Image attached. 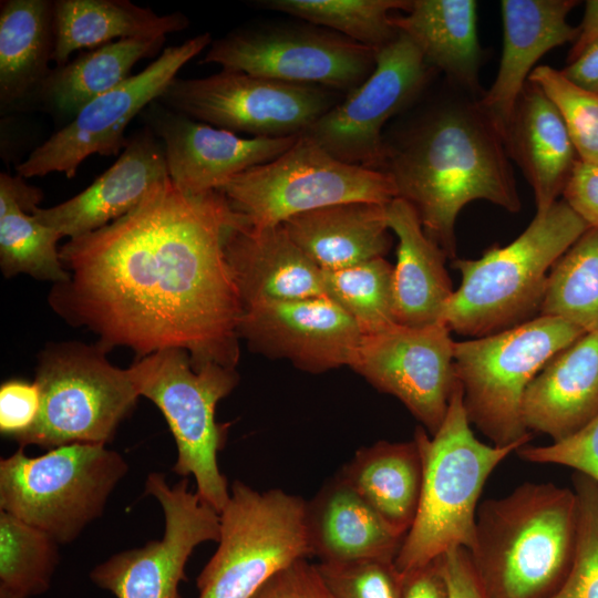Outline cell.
I'll return each instance as SVG.
<instances>
[{
  "label": "cell",
  "mask_w": 598,
  "mask_h": 598,
  "mask_svg": "<svg viewBox=\"0 0 598 598\" xmlns=\"http://www.w3.org/2000/svg\"><path fill=\"white\" fill-rule=\"evenodd\" d=\"M241 219L221 192L187 194L167 176L126 215L60 247L69 279L50 306L106 352L181 349L195 369H236L243 306L225 241Z\"/></svg>",
  "instance_id": "obj_1"
},
{
  "label": "cell",
  "mask_w": 598,
  "mask_h": 598,
  "mask_svg": "<svg viewBox=\"0 0 598 598\" xmlns=\"http://www.w3.org/2000/svg\"><path fill=\"white\" fill-rule=\"evenodd\" d=\"M478 99L465 93L439 102L384 140L380 171L448 258L456 254L455 223L465 205L482 199L509 213L522 208L504 137Z\"/></svg>",
  "instance_id": "obj_2"
},
{
  "label": "cell",
  "mask_w": 598,
  "mask_h": 598,
  "mask_svg": "<svg viewBox=\"0 0 598 598\" xmlns=\"http://www.w3.org/2000/svg\"><path fill=\"white\" fill-rule=\"evenodd\" d=\"M578 503L573 488L524 483L478 505L473 567L488 598H550L576 550Z\"/></svg>",
  "instance_id": "obj_3"
},
{
  "label": "cell",
  "mask_w": 598,
  "mask_h": 598,
  "mask_svg": "<svg viewBox=\"0 0 598 598\" xmlns=\"http://www.w3.org/2000/svg\"><path fill=\"white\" fill-rule=\"evenodd\" d=\"M588 228L561 199L536 214L508 245H493L478 259H455L461 285L446 301L441 321L472 339L539 316L553 265Z\"/></svg>",
  "instance_id": "obj_4"
},
{
  "label": "cell",
  "mask_w": 598,
  "mask_h": 598,
  "mask_svg": "<svg viewBox=\"0 0 598 598\" xmlns=\"http://www.w3.org/2000/svg\"><path fill=\"white\" fill-rule=\"evenodd\" d=\"M423 481L415 519L394 559L401 574L420 568L447 550L474 544L478 498L492 472L524 445L498 446L477 440L471 429L461 385L434 435L414 432Z\"/></svg>",
  "instance_id": "obj_5"
},
{
  "label": "cell",
  "mask_w": 598,
  "mask_h": 598,
  "mask_svg": "<svg viewBox=\"0 0 598 598\" xmlns=\"http://www.w3.org/2000/svg\"><path fill=\"white\" fill-rule=\"evenodd\" d=\"M585 332L560 318L537 316L501 332L454 343V367L463 403L494 445H525L532 439L522 405L545 364Z\"/></svg>",
  "instance_id": "obj_6"
},
{
  "label": "cell",
  "mask_w": 598,
  "mask_h": 598,
  "mask_svg": "<svg viewBox=\"0 0 598 598\" xmlns=\"http://www.w3.org/2000/svg\"><path fill=\"white\" fill-rule=\"evenodd\" d=\"M124 457L104 444L72 443L0 461V511L68 544L99 518L125 476Z\"/></svg>",
  "instance_id": "obj_7"
},
{
  "label": "cell",
  "mask_w": 598,
  "mask_h": 598,
  "mask_svg": "<svg viewBox=\"0 0 598 598\" xmlns=\"http://www.w3.org/2000/svg\"><path fill=\"white\" fill-rule=\"evenodd\" d=\"M128 370L140 395L161 410L169 426L177 446L173 472L192 475L196 493L219 513L230 495L217 462L228 424L215 414L239 381L236 369L214 362L195 369L186 351L165 349L137 359Z\"/></svg>",
  "instance_id": "obj_8"
},
{
  "label": "cell",
  "mask_w": 598,
  "mask_h": 598,
  "mask_svg": "<svg viewBox=\"0 0 598 598\" xmlns=\"http://www.w3.org/2000/svg\"><path fill=\"white\" fill-rule=\"evenodd\" d=\"M34 381L41 410L34 425L14 439L20 447L106 444L141 396L127 369L113 365L97 344L51 343L39 355Z\"/></svg>",
  "instance_id": "obj_9"
},
{
  "label": "cell",
  "mask_w": 598,
  "mask_h": 598,
  "mask_svg": "<svg viewBox=\"0 0 598 598\" xmlns=\"http://www.w3.org/2000/svg\"><path fill=\"white\" fill-rule=\"evenodd\" d=\"M306 505L236 481L219 512L218 547L197 577L198 598H251L271 577L312 555Z\"/></svg>",
  "instance_id": "obj_10"
},
{
  "label": "cell",
  "mask_w": 598,
  "mask_h": 598,
  "mask_svg": "<svg viewBox=\"0 0 598 598\" xmlns=\"http://www.w3.org/2000/svg\"><path fill=\"white\" fill-rule=\"evenodd\" d=\"M218 190L256 227L281 225L295 215L328 205H388L396 198L386 173L341 162L303 134L278 157L235 175Z\"/></svg>",
  "instance_id": "obj_11"
},
{
  "label": "cell",
  "mask_w": 598,
  "mask_h": 598,
  "mask_svg": "<svg viewBox=\"0 0 598 598\" xmlns=\"http://www.w3.org/2000/svg\"><path fill=\"white\" fill-rule=\"evenodd\" d=\"M342 100L326 87L221 69L198 79L175 78L158 102L196 121L254 137L303 134Z\"/></svg>",
  "instance_id": "obj_12"
},
{
  "label": "cell",
  "mask_w": 598,
  "mask_h": 598,
  "mask_svg": "<svg viewBox=\"0 0 598 598\" xmlns=\"http://www.w3.org/2000/svg\"><path fill=\"white\" fill-rule=\"evenodd\" d=\"M377 51L310 23L236 30L215 40L200 63L347 95L372 73Z\"/></svg>",
  "instance_id": "obj_13"
},
{
  "label": "cell",
  "mask_w": 598,
  "mask_h": 598,
  "mask_svg": "<svg viewBox=\"0 0 598 598\" xmlns=\"http://www.w3.org/2000/svg\"><path fill=\"white\" fill-rule=\"evenodd\" d=\"M212 42V34L204 32L164 49L143 71L92 100L34 148L16 167L18 175L29 178L58 172L72 178L89 156L118 154L128 141L124 136L128 123L158 100L177 72Z\"/></svg>",
  "instance_id": "obj_14"
},
{
  "label": "cell",
  "mask_w": 598,
  "mask_h": 598,
  "mask_svg": "<svg viewBox=\"0 0 598 598\" xmlns=\"http://www.w3.org/2000/svg\"><path fill=\"white\" fill-rule=\"evenodd\" d=\"M434 72L416 44L399 31L393 41L377 51L375 66L368 79L303 135L341 162L380 171L384 125L421 96Z\"/></svg>",
  "instance_id": "obj_15"
},
{
  "label": "cell",
  "mask_w": 598,
  "mask_h": 598,
  "mask_svg": "<svg viewBox=\"0 0 598 598\" xmlns=\"http://www.w3.org/2000/svg\"><path fill=\"white\" fill-rule=\"evenodd\" d=\"M145 494L163 509V537L113 555L95 566L90 578L116 598H181L178 585L193 550L219 539V513L188 489L187 477L169 485L163 474L153 472L146 477Z\"/></svg>",
  "instance_id": "obj_16"
},
{
  "label": "cell",
  "mask_w": 598,
  "mask_h": 598,
  "mask_svg": "<svg viewBox=\"0 0 598 598\" xmlns=\"http://www.w3.org/2000/svg\"><path fill=\"white\" fill-rule=\"evenodd\" d=\"M447 326L395 324L362 336L349 368L377 390L400 400L430 435L441 427L458 385Z\"/></svg>",
  "instance_id": "obj_17"
},
{
  "label": "cell",
  "mask_w": 598,
  "mask_h": 598,
  "mask_svg": "<svg viewBox=\"0 0 598 598\" xmlns=\"http://www.w3.org/2000/svg\"><path fill=\"white\" fill-rule=\"evenodd\" d=\"M238 333L252 351L310 373L350 367L362 339L355 322L327 296L246 307Z\"/></svg>",
  "instance_id": "obj_18"
},
{
  "label": "cell",
  "mask_w": 598,
  "mask_h": 598,
  "mask_svg": "<svg viewBox=\"0 0 598 598\" xmlns=\"http://www.w3.org/2000/svg\"><path fill=\"white\" fill-rule=\"evenodd\" d=\"M141 116L162 142L172 182L187 194L218 190L235 175L272 161L298 136L245 138L152 102Z\"/></svg>",
  "instance_id": "obj_19"
},
{
  "label": "cell",
  "mask_w": 598,
  "mask_h": 598,
  "mask_svg": "<svg viewBox=\"0 0 598 598\" xmlns=\"http://www.w3.org/2000/svg\"><path fill=\"white\" fill-rule=\"evenodd\" d=\"M167 176L163 144L145 126L128 138L115 163L87 188L59 205L37 206L31 214L62 237L76 238L130 213Z\"/></svg>",
  "instance_id": "obj_20"
},
{
  "label": "cell",
  "mask_w": 598,
  "mask_h": 598,
  "mask_svg": "<svg viewBox=\"0 0 598 598\" xmlns=\"http://www.w3.org/2000/svg\"><path fill=\"white\" fill-rule=\"evenodd\" d=\"M575 0H503V49L497 75L478 99L503 137L535 64L548 51L577 39L567 17Z\"/></svg>",
  "instance_id": "obj_21"
},
{
  "label": "cell",
  "mask_w": 598,
  "mask_h": 598,
  "mask_svg": "<svg viewBox=\"0 0 598 598\" xmlns=\"http://www.w3.org/2000/svg\"><path fill=\"white\" fill-rule=\"evenodd\" d=\"M225 256L243 309L264 301L324 296L323 271L282 225L256 227L243 218L228 231Z\"/></svg>",
  "instance_id": "obj_22"
},
{
  "label": "cell",
  "mask_w": 598,
  "mask_h": 598,
  "mask_svg": "<svg viewBox=\"0 0 598 598\" xmlns=\"http://www.w3.org/2000/svg\"><path fill=\"white\" fill-rule=\"evenodd\" d=\"M522 414L528 432L551 442L598 414V333H584L545 364L524 394Z\"/></svg>",
  "instance_id": "obj_23"
},
{
  "label": "cell",
  "mask_w": 598,
  "mask_h": 598,
  "mask_svg": "<svg viewBox=\"0 0 598 598\" xmlns=\"http://www.w3.org/2000/svg\"><path fill=\"white\" fill-rule=\"evenodd\" d=\"M504 142L534 190L536 214L546 213L563 194L578 157L558 110L536 83H525Z\"/></svg>",
  "instance_id": "obj_24"
},
{
  "label": "cell",
  "mask_w": 598,
  "mask_h": 598,
  "mask_svg": "<svg viewBox=\"0 0 598 598\" xmlns=\"http://www.w3.org/2000/svg\"><path fill=\"white\" fill-rule=\"evenodd\" d=\"M306 523L312 555L326 564L394 561L404 538L339 475L307 502Z\"/></svg>",
  "instance_id": "obj_25"
},
{
  "label": "cell",
  "mask_w": 598,
  "mask_h": 598,
  "mask_svg": "<svg viewBox=\"0 0 598 598\" xmlns=\"http://www.w3.org/2000/svg\"><path fill=\"white\" fill-rule=\"evenodd\" d=\"M281 225L322 271L384 257L392 245L386 205L378 203L328 205L295 215Z\"/></svg>",
  "instance_id": "obj_26"
},
{
  "label": "cell",
  "mask_w": 598,
  "mask_h": 598,
  "mask_svg": "<svg viewBox=\"0 0 598 598\" xmlns=\"http://www.w3.org/2000/svg\"><path fill=\"white\" fill-rule=\"evenodd\" d=\"M393 24L416 44L435 72H443L457 90L482 96L476 1L412 0L405 14L394 16Z\"/></svg>",
  "instance_id": "obj_27"
},
{
  "label": "cell",
  "mask_w": 598,
  "mask_h": 598,
  "mask_svg": "<svg viewBox=\"0 0 598 598\" xmlns=\"http://www.w3.org/2000/svg\"><path fill=\"white\" fill-rule=\"evenodd\" d=\"M390 230L398 237L393 293L398 324L422 327L441 321L453 293L445 252L424 233L412 206L401 198L386 205Z\"/></svg>",
  "instance_id": "obj_28"
},
{
  "label": "cell",
  "mask_w": 598,
  "mask_h": 598,
  "mask_svg": "<svg viewBox=\"0 0 598 598\" xmlns=\"http://www.w3.org/2000/svg\"><path fill=\"white\" fill-rule=\"evenodd\" d=\"M395 532L405 536L419 508L423 458L415 439L361 447L338 474Z\"/></svg>",
  "instance_id": "obj_29"
},
{
  "label": "cell",
  "mask_w": 598,
  "mask_h": 598,
  "mask_svg": "<svg viewBox=\"0 0 598 598\" xmlns=\"http://www.w3.org/2000/svg\"><path fill=\"white\" fill-rule=\"evenodd\" d=\"M181 12L157 14L128 0H55L56 66L69 62L80 49H93L122 39H157L186 29Z\"/></svg>",
  "instance_id": "obj_30"
},
{
  "label": "cell",
  "mask_w": 598,
  "mask_h": 598,
  "mask_svg": "<svg viewBox=\"0 0 598 598\" xmlns=\"http://www.w3.org/2000/svg\"><path fill=\"white\" fill-rule=\"evenodd\" d=\"M55 50L54 1L0 2V105L30 101L49 71Z\"/></svg>",
  "instance_id": "obj_31"
},
{
  "label": "cell",
  "mask_w": 598,
  "mask_h": 598,
  "mask_svg": "<svg viewBox=\"0 0 598 598\" xmlns=\"http://www.w3.org/2000/svg\"><path fill=\"white\" fill-rule=\"evenodd\" d=\"M165 40L122 39L93 48L51 69L30 100L56 116L73 118L92 100L128 79L133 66L157 53Z\"/></svg>",
  "instance_id": "obj_32"
},
{
  "label": "cell",
  "mask_w": 598,
  "mask_h": 598,
  "mask_svg": "<svg viewBox=\"0 0 598 598\" xmlns=\"http://www.w3.org/2000/svg\"><path fill=\"white\" fill-rule=\"evenodd\" d=\"M41 190L21 176L0 174V267L3 276L20 274L54 285L69 279L58 243L63 238L31 214Z\"/></svg>",
  "instance_id": "obj_33"
},
{
  "label": "cell",
  "mask_w": 598,
  "mask_h": 598,
  "mask_svg": "<svg viewBox=\"0 0 598 598\" xmlns=\"http://www.w3.org/2000/svg\"><path fill=\"white\" fill-rule=\"evenodd\" d=\"M412 0H262L256 6L296 17L375 51L399 31L392 12H406Z\"/></svg>",
  "instance_id": "obj_34"
},
{
  "label": "cell",
  "mask_w": 598,
  "mask_h": 598,
  "mask_svg": "<svg viewBox=\"0 0 598 598\" xmlns=\"http://www.w3.org/2000/svg\"><path fill=\"white\" fill-rule=\"evenodd\" d=\"M539 315L598 333L597 228H588L553 265Z\"/></svg>",
  "instance_id": "obj_35"
},
{
  "label": "cell",
  "mask_w": 598,
  "mask_h": 598,
  "mask_svg": "<svg viewBox=\"0 0 598 598\" xmlns=\"http://www.w3.org/2000/svg\"><path fill=\"white\" fill-rule=\"evenodd\" d=\"M393 266L384 257L343 269L323 271L324 296L334 301L358 326L362 336L395 324Z\"/></svg>",
  "instance_id": "obj_36"
},
{
  "label": "cell",
  "mask_w": 598,
  "mask_h": 598,
  "mask_svg": "<svg viewBox=\"0 0 598 598\" xmlns=\"http://www.w3.org/2000/svg\"><path fill=\"white\" fill-rule=\"evenodd\" d=\"M58 545L47 533L0 511V596L45 592L59 563Z\"/></svg>",
  "instance_id": "obj_37"
},
{
  "label": "cell",
  "mask_w": 598,
  "mask_h": 598,
  "mask_svg": "<svg viewBox=\"0 0 598 598\" xmlns=\"http://www.w3.org/2000/svg\"><path fill=\"white\" fill-rule=\"evenodd\" d=\"M528 81L536 83L558 110L578 159L598 166V94L575 85L549 65L536 66Z\"/></svg>",
  "instance_id": "obj_38"
},
{
  "label": "cell",
  "mask_w": 598,
  "mask_h": 598,
  "mask_svg": "<svg viewBox=\"0 0 598 598\" xmlns=\"http://www.w3.org/2000/svg\"><path fill=\"white\" fill-rule=\"evenodd\" d=\"M578 503L577 544L570 570L550 598H598V484L575 473Z\"/></svg>",
  "instance_id": "obj_39"
},
{
  "label": "cell",
  "mask_w": 598,
  "mask_h": 598,
  "mask_svg": "<svg viewBox=\"0 0 598 598\" xmlns=\"http://www.w3.org/2000/svg\"><path fill=\"white\" fill-rule=\"evenodd\" d=\"M332 598H401L403 574L391 560L317 564Z\"/></svg>",
  "instance_id": "obj_40"
},
{
  "label": "cell",
  "mask_w": 598,
  "mask_h": 598,
  "mask_svg": "<svg viewBox=\"0 0 598 598\" xmlns=\"http://www.w3.org/2000/svg\"><path fill=\"white\" fill-rule=\"evenodd\" d=\"M516 452L523 461L567 466L598 484V414L565 439L548 445L525 444Z\"/></svg>",
  "instance_id": "obj_41"
},
{
  "label": "cell",
  "mask_w": 598,
  "mask_h": 598,
  "mask_svg": "<svg viewBox=\"0 0 598 598\" xmlns=\"http://www.w3.org/2000/svg\"><path fill=\"white\" fill-rule=\"evenodd\" d=\"M41 410V391L35 381L11 379L0 386V431L17 439L37 422Z\"/></svg>",
  "instance_id": "obj_42"
},
{
  "label": "cell",
  "mask_w": 598,
  "mask_h": 598,
  "mask_svg": "<svg viewBox=\"0 0 598 598\" xmlns=\"http://www.w3.org/2000/svg\"><path fill=\"white\" fill-rule=\"evenodd\" d=\"M251 598H332L317 565L301 559L271 577Z\"/></svg>",
  "instance_id": "obj_43"
},
{
  "label": "cell",
  "mask_w": 598,
  "mask_h": 598,
  "mask_svg": "<svg viewBox=\"0 0 598 598\" xmlns=\"http://www.w3.org/2000/svg\"><path fill=\"white\" fill-rule=\"evenodd\" d=\"M563 200L590 227L598 229V166L577 161L563 190Z\"/></svg>",
  "instance_id": "obj_44"
},
{
  "label": "cell",
  "mask_w": 598,
  "mask_h": 598,
  "mask_svg": "<svg viewBox=\"0 0 598 598\" xmlns=\"http://www.w3.org/2000/svg\"><path fill=\"white\" fill-rule=\"evenodd\" d=\"M450 598H488L473 567L470 553L455 547L441 556Z\"/></svg>",
  "instance_id": "obj_45"
},
{
  "label": "cell",
  "mask_w": 598,
  "mask_h": 598,
  "mask_svg": "<svg viewBox=\"0 0 598 598\" xmlns=\"http://www.w3.org/2000/svg\"><path fill=\"white\" fill-rule=\"evenodd\" d=\"M401 598H450L441 556L420 568L403 574Z\"/></svg>",
  "instance_id": "obj_46"
},
{
  "label": "cell",
  "mask_w": 598,
  "mask_h": 598,
  "mask_svg": "<svg viewBox=\"0 0 598 598\" xmlns=\"http://www.w3.org/2000/svg\"><path fill=\"white\" fill-rule=\"evenodd\" d=\"M560 72L575 85L598 94V38Z\"/></svg>",
  "instance_id": "obj_47"
},
{
  "label": "cell",
  "mask_w": 598,
  "mask_h": 598,
  "mask_svg": "<svg viewBox=\"0 0 598 598\" xmlns=\"http://www.w3.org/2000/svg\"><path fill=\"white\" fill-rule=\"evenodd\" d=\"M577 28L578 35L568 53L567 62L573 61L588 44L598 38V0L585 2L584 17Z\"/></svg>",
  "instance_id": "obj_48"
}]
</instances>
